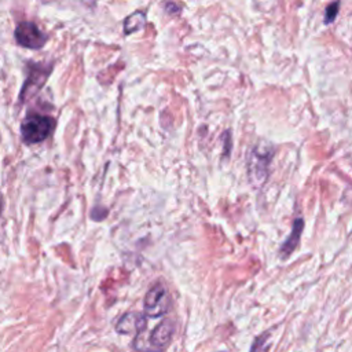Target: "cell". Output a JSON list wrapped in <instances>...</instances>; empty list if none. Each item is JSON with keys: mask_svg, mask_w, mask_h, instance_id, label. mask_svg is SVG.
I'll return each instance as SVG.
<instances>
[{"mask_svg": "<svg viewBox=\"0 0 352 352\" xmlns=\"http://www.w3.org/2000/svg\"><path fill=\"white\" fill-rule=\"evenodd\" d=\"M272 147L268 143H260L254 146L246 160L249 182L254 188H260L268 179L270 164L272 160Z\"/></svg>", "mask_w": 352, "mask_h": 352, "instance_id": "6da1fadb", "label": "cell"}, {"mask_svg": "<svg viewBox=\"0 0 352 352\" xmlns=\"http://www.w3.org/2000/svg\"><path fill=\"white\" fill-rule=\"evenodd\" d=\"M146 25V14L143 11H136L126 16L124 22V33L131 34L136 30H140Z\"/></svg>", "mask_w": 352, "mask_h": 352, "instance_id": "9c48e42d", "label": "cell"}, {"mask_svg": "<svg viewBox=\"0 0 352 352\" xmlns=\"http://www.w3.org/2000/svg\"><path fill=\"white\" fill-rule=\"evenodd\" d=\"M165 11H166L168 14H179V12H180V7L176 6V4H173V3H166V4H165Z\"/></svg>", "mask_w": 352, "mask_h": 352, "instance_id": "8fae6325", "label": "cell"}, {"mask_svg": "<svg viewBox=\"0 0 352 352\" xmlns=\"http://www.w3.org/2000/svg\"><path fill=\"white\" fill-rule=\"evenodd\" d=\"M146 327V315L140 312H128L121 316L116 324V330L120 334H140Z\"/></svg>", "mask_w": 352, "mask_h": 352, "instance_id": "8992f818", "label": "cell"}, {"mask_svg": "<svg viewBox=\"0 0 352 352\" xmlns=\"http://www.w3.org/2000/svg\"><path fill=\"white\" fill-rule=\"evenodd\" d=\"M302 228H304V221H302V219H301V217L296 219L294 223H293L292 232L289 234V236L285 239V242L282 243V246H280V249H279V253H280V257H282V258H287V257L294 252V249H296L297 245H298V241H300Z\"/></svg>", "mask_w": 352, "mask_h": 352, "instance_id": "ba28073f", "label": "cell"}, {"mask_svg": "<svg viewBox=\"0 0 352 352\" xmlns=\"http://www.w3.org/2000/svg\"><path fill=\"white\" fill-rule=\"evenodd\" d=\"M169 300L162 285L151 287L144 297V314L150 318H160L168 312Z\"/></svg>", "mask_w": 352, "mask_h": 352, "instance_id": "5b68a950", "label": "cell"}, {"mask_svg": "<svg viewBox=\"0 0 352 352\" xmlns=\"http://www.w3.org/2000/svg\"><path fill=\"white\" fill-rule=\"evenodd\" d=\"M51 73V66L50 65H29V74L28 78L22 87L21 95H19V100L25 102L29 100V98H32L33 95H36L41 87L44 85V82L47 81V77Z\"/></svg>", "mask_w": 352, "mask_h": 352, "instance_id": "277c9868", "label": "cell"}, {"mask_svg": "<svg viewBox=\"0 0 352 352\" xmlns=\"http://www.w3.org/2000/svg\"><path fill=\"white\" fill-rule=\"evenodd\" d=\"M3 206H4V199H3V195H1V192H0V214H1Z\"/></svg>", "mask_w": 352, "mask_h": 352, "instance_id": "7c38bea8", "label": "cell"}, {"mask_svg": "<svg viewBox=\"0 0 352 352\" xmlns=\"http://www.w3.org/2000/svg\"><path fill=\"white\" fill-rule=\"evenodd\" d=\"M14 37H15L16 43L21 47H25V48H29V50H38L48 40L47 34L43 33L36 23L28 22V21L21 22L15 28Z\"/></svg>", "mask_w": 352, "mask_h": 352, "instance_id": "3957f363", "label": "cell"}, {"mask_svg": "<svg viewBox=\"0 0 352 352\" xmlns=\"http://www.w3.org/2000/svg\"><path fill=\"white\" fill-rule=\"evenodd\" d=\"M173 330H175V327H173V323L170 320H162L153 330V333L150 336L151 346L155 348V349H164L169 344V341L173 336Z\"/></svg>", "mask_w": 352, "mask_h": 352, "instance_id": "52a82bcc", "label": "cell"}, {"mask_svg": "<svg viewBox=\"0 0 352 352\" xmlns=\"http://www.w3.org/2000/svg\"><path fill=\"white\" fill-rule=\"evenodd\" d=\"M338 8H340V1H333L331 4L327 6L326 14H324V23H330L336 19L338 14Z\"/></svg>", "mask_w": 352, "mask_h": 352, "instance_id": "30bf717a", "label": "cell"}, {"mask_svg": "<svg viewBox=\"0 0 352 352\" xmlns=\"http://www.w3.org/2000/svg\"><path fill=\"white\" fill-rule=\"evenodd\" d=\"M55 126L52 117L30 114L21 124V136L26 144H36L45 140Z\"/></svg>", "mask_w": 352, "mask_h": 352, "instance_id": "7a4b0ae2", "label": "cell"}]
</instances>
